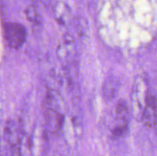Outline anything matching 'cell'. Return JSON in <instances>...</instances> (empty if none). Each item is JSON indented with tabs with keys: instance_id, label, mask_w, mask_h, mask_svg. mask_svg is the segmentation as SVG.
I'll use <instances>...</instances> for the list:
<instances>
[{
	"instance_id": "cell-2",
	"label": "cell",
	"mask_w": 157,
	"mask_h": 156,
	"mask_svg": "<svg viewBox=\"0 0 157 156\" xmlns=\"http://www.w3.org/2000/svg\"><path fill=\"white\" fill-rule=\"evenodd\" d=\"M149 82L145 76L136 77L132 87L131 102L133 113L136 119L140 120L143 110L149 95Z\"/></svg>"
},
{
	"instance_id": "cell-8",
	"label": "cell",
	"mask_w": 157,
	"mask_h": 156,
	"mask_svg": "<svg viewBox=\"0 0 157 156\" xmlns=\"http://www.w3.org/2000/svg\"><path fill=\"white\" fill-rule=\"evenodd\" d=\"M117 124H127L129 116V109L127 102L124 99H120L116 109Z\"/></svg>"
},
{
	"instance_id": "cell-6",
	"label": "cell",
	"mask_w": 157,
	"mask_h": 156,
	"mask_svg": "<svg viewBox=\"0 0 157 156\" xmlns=\"http://www.w3.org/2000/svg\"><path fill=\"white\" fill-rule=\"evenodd\" d=\"M121 82L114 76H109L104 82L102 88V95L106 101H111L116 97L118 93Z\"/></svg>"
},
{
	"instance_id": "cell-9",
	"label": "cell",
	"mask_w": 157,
	"mask_h": 156,
	"mask_svg": "<svg viewBox=\"0 0 157 156\" xmlns=\"http://www.w3.org/2000/svg\"><path fill=\"white\" fill-rule=\"evenodd\" d=\"M68 7L63 2H58L55 8V16L60 24L65 23L67 16L69 14Z\"/></svg>"
},
{
	"instance_id": "cell-4",
	"label": "cell",
	"mask_w": 157,
	"mask_h": 156,
	"mask_svg": "<svg viewBox=\"0 0 157 156\" xmlns=\"http://www.w3.org/2000/svg\"><path fill=\"white\" fill-rule=\"evenodd\" d=\"M156 98L155 95L149 93L145 106L143 110L140 121L147 128H153L156 126Z\"/></svg>"
},
{
	"instance_id": "cell-10",
	"label": "cell",
	"mask_w": 157,
	"mask_h": 156,
	"mask_svg": "<svg viewBox=\"0 0 157 156\" xmlns=\"http://www.w3.org/2000/svg\"><path fill=\"white\" fill-rule=\"evenodd\" d=\"M25 15L28 20L33 24H41V15L38 13L36 7L34 6H30L26 9Z\"/></svg>"
},
{
	"instance_id": "cell-1",
	"label": "cell",
	"mask_w": 157,
	"mask_h": 156,
	"mask_svg": "<svg viewBox=\"0 0 157 156\" xmlns=\"http://www.w3.org/2000/svg\"><path fill=\"white\" fill-rule=\"evenodd\" d=\"M44 117L48 130L57 133L61 129L64 122V115L60 110V104L53 93L48 92L44 102Z\"/></svg>"
},
{
	"instance_id": "cell-11",
	"label": "cell",
	"mask_w": 157,
	"mask_h": 156,
	"mask_svg": "<svg viewBox=\"0 0 157 156\" xmlns=\"http://www.w3.org/2000/svg\"><path fill=\"white\" fill-rule=\"evenodd\" d=\"M128 130L127 124H117L112 131V136L113 139H117L125 136Z\"/></svg>"
},
{
	"instance_id": "cell-7",
	"label": "cell",
	"mask_w": 157,
	"mask_h": 156,
	"mask_svg": "<svg viewBox=\"0 0 157 156\" xmlns=\"http://www.w3.org/2000/svg\"><path fill=\"white\" fill-rule=\"evenodd\" d=\"M75 50V42L71 35H66L64 38L62 44L58 47V57L61 59L68 58L74 54Z\"/></svg>"
},
{
	"instance_id": "cell-5",
	"label": "cell",
	"mask_w": 157,
	"mask_h": 156,
	"mask_svg": "<svg viewBox=\"0 0 157 156\" xmlns=\"http://www.w3.org/2000/svg\"><path fill=\"white\" fill-rule=\"evenodd\" d=\"M8 141L12 146L14 156L20 154V129L18 123L15 120L8 121L5 128Z\"/></svg>"
},
{
	"instance_id": "cell-3",
	"label": "cell",
	"mask_w": 157,
	"mask_h": 156,
	"mask_svg": "<svg viewBox=\"0 0 157 156\" xmlns=\"http://www.w3.org/2000/svg\"><path fill=\"white\" fill-rule=\"evenodd\" d=\"M27 32L24 25L20 23L8 22L4 26V37L11 48L18 50L22 47L26 40Z\"/></svg>"
}]
</instances>
